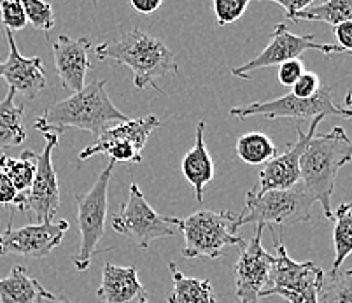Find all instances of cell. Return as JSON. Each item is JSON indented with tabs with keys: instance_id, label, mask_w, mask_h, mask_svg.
<instances>
[{
	"instance_id": "obj_3",
	"label": "cell",
	"mask_w": 352,
	"mask_h": 303,
	"mask_svg": "<svg viewBox=\"0 0 352 303\" xmlns=\"http://www.w3.org/2000/svg\"><path fill=\"white\" fill-rule=\"evenodd\" d=\"M349 146L351 140L345 130L335 126L324 135H314L300 158V184L305 188L314 203H321L324 218L329 221H333L331 194L335 181L338 170L349 164Z\"/></svg>"
},
{
	"instance_id": "obj_5",
	"label": "cell",
	"mask_w": 352,
	"mask_h": 303,
	"mask_svg": "<svg viewBox=\"0 0 352 303\" xmlns=\"http://www.w3.org/2000/svg\"><path fill=\"white\" fill-rule=\"evenodd\" d=\"M272 242L275 247V261L270 269L268 286L261 298L267 296H283L289 303H319L324 272L312 261L298 263L287 254L283 238L270 229Z\"/></svg>"
},
{
	"instance_id": "obj_38",
	"label": "cell",
	"mask_w": 352,
	"mask_h": 303,
	"mask_svg": "<svg viewBox=\"0 0 352 303\" xmlns=\"http://www.w3.org/2000/svg\"><path fill=\"white\" fill-rule=\"evenodd\" d=\"M351 78H352V72H351ZM345 105H347V109H352V90L349 91L347 97H345Z\"/></svg>"
},
{
	"instance_id": "obj_20",
	"label": "cell",
	"mask_w": 352,
	"mask_h": 303,
	"mask_svg": "<svg viewBox=\"0 0 352 303\" xmlns=\"http://www.w3.org/2000/svg\"><path fill=\"white\" fill-rule=\"evenodd\" d=\"M47 289L28 273L27 267H14L0 279V303H41Z\"/></svg>"
},
{
	"instance_id": "obj_10",
	"label": "cell",
	"mask_w": 352,
	"mask_h": 303,
	"mask_svg": "<svg viewBox=\"0 0 352 303\" xmlns=\"http://www.w3.org/2000/svg\"><path fill=\"white\" fill-rule=\"evenodd\" d=\"M160 126L156 116H144L139 120H128L124 123L111 126L91 146L79 153V159L91 158L97 155H107L111 161L118 164H140L142 149L147 139Z\"/></svg>"
},
{
	"instance_id": "obj_39",
	"label": "cell",
	"mask_w": 352,
	"mask_h": 303,
	"mask_svg": "<svg viewBox=\"0 0 352 303\" xmlns=\"http://www.w3.org/2000/svg\"><path fill=\"white\" fill-rule=\"evenodd\" d=\"M352 159V140H351V146H349L347 149V161H351Z\"/></svg>"
},
{
	"instance_id": "obj_7",
	"label": "cell",
	"mask_w": 352,
	"mask_h": 303,
	"mask_svg": "<svg viewBox=\"0 0 352 303\" xmlns=\"http://www.w3.org/2000/svg\"><path fill=\"white\" fill-rule=\"evenodd\" d=\"M181 219L163 216L144 199L139 184L133 183L128 191L126 203L113 216V228L118 234L132 238L140 249L147 251L155 240L170 238L179 234Z\"/></svg>"
},
{
	"instance_id": "obj_24",
	"label": "cell",
	"mask_w": 352,
	"mask_h": 303,
	"mask_svg": "<svg viewBox=\"0 0 352 303\" xmlns=\"http://www.w3.org/2000/svg\"><path fill=\"white\" fill-rule=\"evenodd\" d=\"M35 170H37V153L25 151L20 158L0 155V172L8 175L12 186L20 194H25L30 190Z\"/></svg>"
},
{
	"instance_id": "obj_17",
	"label": "cell",
	"mask_w": 352,
	"mask_h": 303,
	"mask_svg": "<svg viewBox=\"0 0 352 303\" xmlns=\"http://www.w3.org/2000/svg\"><path fill=\"white\" fill-rule=\"evenodd\" d=\"M89 49L91 43L85 37L72 39L69 35H58V39L53 43L56 74L63 88L72 91V95L79 93L85 88L86 74L91 69Z\"/></svg>"
},
{
	"instance_id": "obj_28",
	"label": "cell",
	"mask_w": 352,
	"mask_h": 303,
	"mask_svg": "<svg viewBox=\"0 0 352 303\" xmlns=\"http://www.w3.org/2000/svg\"><path fill=\"white\" fill-rule=\"evenodd\" d=\"M23 8L27 12V21L34 25L37 30L50 32L54 27V12L51 4L37 2V0H25Z\"/></svg>"
},
{
	"instance_id": "obj_13",
	"label": "cell",
	"mask_w": 352,
	"mask_h": 303,
	"mask_svg": "<svg viewBox=\"0 0 352 303\" xmlns=\"http://www.w3.org/2000/svg\"><path fill=\"white\" fill-rule=\"evenodd\" d=\"M263 226L256 228V235L240 249V256L233 265L235 296L239 303H259L261 293L267 289L270 269L275 256H272L261 244Z\"/></svg>"
},
{
	"instance_id": "obj_1",
	"label": "cell",
	"mask_w": 352,
	"mask_h": 303,
	"mask_svg": "<svg viewBox=\"0 0 352 303\" xmlns=\"http://www.w3.org/2000/svg\"><path fill=\"white\" fill-rule=\"evenodd\" d=\"M130 117L121 113L105 91V81H94L85 86L79 93L70 95L62 102L47 107L43 116L35 117L34 126L41 133H58L78 128L100 137L109 128V123H124Z\"/></svg>"
},
{
	"instance_id": "obj_15",
	"label": "cell",
	"mask_w": 352,
	"mask_h": 303,
	"mask_svg": "<svg viewBox=\"0 0 352 303\" xmlns=\"http://www.w3.org/2000/svg\"><path fill=\"white\" fill-rule=\"evenodd\" d=\"M324 120V116L314 117L310 123L309 132H303L300 124L296 123V142L287 146L286 153L277 155L267 161L263 170L259 172V184L254 188L256 193H267L274 190H289L300 183V158L305 151L309 140L316 135L319 123Z\"/></svg>"
},
{
	"instance_id": "obj_14",
	"label": "cell",
	"mask_w": 352,
	"mask_h": 303,
	"mask_svg": "<svg viewBox=\"0 0 352 303\" xmlns=\"http://www.w3.org/2000/svg\"><path fill=\"white\" fill-rule=\"evenodd\" d=\"M69 226L65 219H60V221H46L14 228L11 219L8 228L0 234V256L18 254V256L37 258V260L47 258L62 244Z\"/></svg>"
},
{
	"instance_id": "obj_35",
	"label": "cell",
	"mask_w": 352,
	"mask_h": 303,
	"mask_svg": "<svg viewBox=\"0 0 352 303\" xmlns=\"http://www.w3.org/2000/svg\"><path fill=\"white\" fill-rule=\"evenodd\" d=\"M274 2L286 11L287 20H293V21L298 12H302L303 9L312 5V0H274Z\"/></svg>"
},
{
	"instance_id": "obj_29",
	"label": "cell",
	"mask_w": 352,
	"mask_h": 303,
	"mask_svg": "<svg viewBox=\"0 0 352 303\" xmlns=\"http://www.w3.org/2000/svg\"><path fill=\"white\" fill-rule=\"evenodd\" d=\"M214 12L219 27L233 23L240 20L245 9L249 8V0H214Z\"/></svg>"
},
{
	"instance_id": "obj_6",
	"label": "cell",
	"mask_w": 352,
	"mask_h": 303,
	"mask_svg": "<svg viewBox=\"0 0 352 303\" xmlns=\"http://www.w3.org/2000/svg\"><path fill=\"white\" fill-rule=\"evenodd\" d=\"M314 200L302 184L289 190L256 193L254 188L245 194V207L239 214V226L244 225H296L312 219Z\"/></svg>"
},
{
	"instance_id": "obj_26",
	"label": "cell",
	"mask_w": 352,
	"mask_h": 303,
	"mask_svg": "<svg viewBox=\"0 0 352 303\" xmlns=\"http://www.w3.org/2000/svg\"><path fill=\"white\" fill-rule=\"evenodd\" d=\"M352 20V0H329L324 4L310 5L296 14L294 21H322L331 27Z\"/></svg>"
},
{
	"instance_id": "obj_18",
	"label": "cell",
	"mask_w": 352,
	"mask_h": 303,
	"mask_svg": "<svg viewBox=\"0 0 352 303\" xmlns=\"http://www.w3.org/2000/svg\"><path fill=\"white\" fill-rule=\"evenodd\" d=\"M97 296L104 303H151L135 267H118L109 261L104 263Z\"/></svg>"
},
{
	"instance_id": "obj_25",
	"label": "cell",
	"mask_w": 352,
	"mask_h": 303,
	"mask_svg": "<svg viewBox=\"0 0 352 303\" xmlns=\"http://www.w3.org/2000/svg\"><path fill=\"white\" fill-rule=\"evenodd\" d=\"M235 151L236 156L248 165H265L277 156V148L272 139L261 132H249L239 137Z\"/></svg>"
},
{
	"instance_id": "obj_21",
	"label": "cell",
	"mask_w": 352,
	"mask_h": 303,
	"mask_svg": "<svg viewBox=\"0 0 352 303\" xmlns=\"http://www.w3.org/2000/svg\"><path fill=\"white\" fill-rule=\"evenodd\" d=\"M172 276V293L166 303H216V293L207 279L188 277L172 261L168 263Z\"/></svg>"
},
{
	"instance_id": "obj_27",
	"label": "cell",
	"mask_w": 352,
	"mask_h": 303,
	"mask_svg": "<svg viewBox=\"0 0 352 303\" xmlns=\"http://www.w3.org/2000/svg\"><path fill=\"white\" fill-rule=\"evenodd\" d=\"M321 303H352V269L324 277Z\"/></svg>"
},
{
	"instance_id": "obj_4",
	"label": "cell",
	"mask_w": 352,
	"mask_h": 303,
	"mask_svg": "<svg viewBox=\"0 0 352 303\" xmlns=\"http://www.w3.org/2000/svg\"><path fill=\"white\" fill-rule=\"evenodd\" d=\"M239 214L230 210H198L179 223V234L184 237L182 256L188 260H216L230 245L242 249L245 240L239 235Z\"/></svg>"
},
{
	"instance_id": "obj_31",
	"label": "cell",
	"mask_w": 352,
	"mask_h": 303,
	"mask_svg": "<svg viewBox=\"0 0 352 303\" xmlns=\"http://www.w3.org/2000/svg\"><path fill=\"white\" fill-rule=\"evenodd\" d=\"M319 90H321V79H319V76L314 74V72H303L302 78L293 86L291 93L298 98H312L314 95L319 93Z\"/></svg>"
},
{
	"instance_id": "obj_37",
	"label": "cell",
	"mask_w": 352,
	"mask_h": 303,
	"mask_svg": "<svg viewBox=\"0 0 352 303\" xmlns=\"http://www.w3.org/2000/svg\"><path fill=\"white\" fill-rule=\"evenodd\" d=\"M41 303H74V302H70V300L65 298V296L53 295V293L47 291L46 295L43 296V300H41Z\"/></svg>"
},
{
	"instance_id": "obj_2",
	"label": "cell",
	"mask_w": 352,
	"mask_h": 303,
	"mask_svg": "<svg viewBox=\"0 0 352 303\" xmlns=\"http://www.w3.org/2000/svg\"><path fill=\"white\" fill-rule=\"evenodd\" d=\"M97 58L126 65L133 72V85L137 90L153 88L160 95L166 93L156 85V79L179 72L174 53L162 41L140 28L126 32L121 39L113 43L97 46Z\"/></svg>"
},
{
	"instance_id": "obj_12",
	"label": "cell",
	"mask_w": 352,
	"mask_h": 303,
	"mask_svg": "<svg viewBox=\"0 0 352 303\" xmlns=\"http://www.w3.org/2000/svg\"><path fill=\"white\" fill-rule=\"evenodd\" d=\"M305 51H319L322 55L329 56L335 53H344L340 46L337 44H321L316 43L314 35H296L291 34L284 23L275 25L274 34L270 37V44L265 47L258 56L249 60L242 67H235L232 70V74L240 79H251L252 70L265 69V67L283 65L284 62L289 60H300V56Z\"/></svg>"
},
{
	"instance_id": "obj_34",
	"label": "cell",
	"mask_w": 352,
	"mask_h": 303,
	"mask_svg": "<svg viewBox=\"0 0 352 303\" xmlns=\"http://www.w3.org/2000/svg\"><path fill=\"white\" fill-rule=\"evenodd\" d=\"M20 193L12 186L8 175L0 172V205H14Z\"/></svg>"
},
{
	"instance_id": "obj_33",
	"label": "cell",
	"mask_w": 352,
	"mask_h": 303,
	"mask_svg": "<svg viewBox=\"0 0 352 303\" xmlns=\"http://www.w3.org/2000/svg\"><path fill=\"white\" fill-rule=\"evenodd\" d=\"M333 34L337 37V46L344 49V53H351L352 55V20L344 21V23L333 27Z\"/></svg>"
},
{
	"instance_id": "obj_16",
	"label": "cell",
	"mask_w": 352,
	"mask_h": 303,
	"mask_svg": "<svg viewBox=\"0 0 352 303\" xmlns=\"http://www.w3.org/2000/svg\"><path fill=\"white\" fill-rule=\"evenodd\" d=\"M9 44V58L0 62V78L6 79L11 90L21 93L27 100H34L46 86L43 56H23L16 46L12 32L6 28Z\"/></svg>"
},
{
	"instance_id": "obj_9",
	"label": "cell",
	"mask_w": 352,
	"mask_h": 303,
	"mask_svg": "<svg viewBox=\"0 0 352 303\" xmlns=\"http://www.w3.org/2000/svg\"><path fill=\"white\" fill-rule=\"evenodd\" d=\"M331 86H321L318 95L312 98H298L293 93L284 97L274 98L268 102H254V104L242 105V107H232L230 114L239 120H248L251 116H265L268 120L277 117H289V120H309L318 116H337L351 120L352 109L338 107L331 97Z\"/></svg>"
},
{
	"instance_id": "obj_23",
	"label": "cell",
	"mask_w": 352,
	"mask_h": 303,
	"mask_svg": "<svg viewBox=\"0 0 352 303\" xmlns=\"http://www.w3.org/2000/svg\"><path fill=\"white\" fill-rule=\"evenodd\" d=\"M333 245H335V260L331 272H340V267L349 254L352 253V203H342L333 214Z\"/></svg>"
},
{
	"instance_id": "obj_32",
	"label": "cell",
	"mask_w": 352,
	"mask_h": 303,
	"mask_svg": "<svg viewBox=\"0 0 352 303\" xmlns=\"http://www.w3.org/2000/svg\"><path fill=\"white\" fill-rule=\"evenodd\" d=\"M305 72V67H303L302 60H289V62H284L283 65H279V82L283 86H291L293 88L296 85L302 74Z\"/></svg>"
},
{
	"instance_id": "obj_8",
	"label": "cell",
	"mask_w": 352,
	"mask_h": 303,
	"mask_svg": "<svg viewBox=\"0 0 352 303\" xmlns=\"http://www.w3.org/2000/svg\"><path fill=\"white\" fill-rule=\"evenodd\" d=\"M114 161H109L107 167L98 175L94 188L85 194H76L78 202V226L79 245L74 254L72 263L79 272L88 270L95 253H98V242L104 237L105 221H107V193L111 175H113Z\"/></svg>"
},
{
	"instance_id": "obj_19",
	"label": "cell",
	"mask_w": 352,
	"mask_h": 303,
	"mask_svg": "<svg viewBox=\"0 0 352 303\" xmlns=\"http://www.w3.org/2000/svg\"><path fill=\"white\" fill-rule=\"evenodd\" d=\"M206 121H200L195 133V146L184 155L181 161V172L188 183L193 186L198 202H204L206 186L214 179V161L206 148Z\"/></svg>"
},
{
	"instance_id": "obj_36",
	"label": "cell",
	"mask_w": 352,
	"mask_h": 303,
	"mask_svg": "<svg viewBox=\"0 0 352 303\" xmlns=\"http://www.w3.org/2000/svg\"><path fill=\"white\" fill-rule=\"evenodd\" d=\"M132 8L140 14H153L162 8V0H132Z\"/></svg>"
},
{
	"instance_id": "obj_30",
	"label": "cell",
	"mask_w": 352,
	"mask_h": 303,
	"mask_svg": "<svg viewBox=\"0 0 352 303\" xmlns=\"http://www.w3.org/2000/svg\"><path fill=\"white\" fill-rule=\"evenodd\" d=\"M0 20L8 30H21L27 25V12H25L21 0H2L0 2Z\"/></svg>"
},
{
	"instance_id": "obj_11",
	"label": "cell",
	"mask_w": 352,
	"mask_h": 303,
	"mask_svg": "<svg viewBox=\"0 0 352 303\" xmlns=\"http://www.w3.org/2000/svg\"><path fill=\"white\" fill-rule=\"evenodd\" d=\"M46 139L43 153L37 155V170L34 183L25 194H20L14 207L21 212L28 214L37 221H53L54 214L60 207V186L56 170L53 167V153L58 148V133H43Z\"/></svg>"
},
{
	"instance_id": "obj_22",
	"label": "cell",
	"mask_w": 352,
	"mask_h": 303,
	"mask_svg": "<svg viewBox=\"0 0 352 303\" xmlns=\"http://www.w3.org/2000/svg\"><path fill=\"white\" fill-rule=\"evenodd\" d=\"M14 98L16 91L9 88L6 98L0 102V149L21 146L27 140L23 105H16Z\"/></svg>"
}]
</instances>
